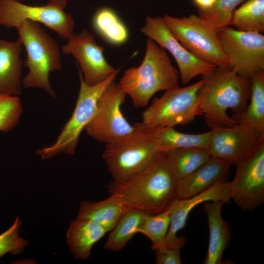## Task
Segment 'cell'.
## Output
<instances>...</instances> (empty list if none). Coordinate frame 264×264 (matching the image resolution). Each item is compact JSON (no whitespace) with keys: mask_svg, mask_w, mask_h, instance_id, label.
<instances>
[{"mask_svg":"<svg viewBox=\"0 0 264 264\" xmlns=\"http://www.w3.org/2000/svg\"><path fill=\"white\" fill-rule=\"evenodd\" d=\"M177 180L166 152H161L145 169L120 183L111 182L110 194L117 196L130 209L158 214L176 197Z\"/></svg>","mask_w":264,"mask_h":264,"instance_id":"cell-1","label":"cell"},{"mask_svg":"<svg viewBox=\"0 0 264 264\" xmlns=\"http://www.w3.org/2000/svg\"><path fill=\"white\" fill-rule=\"evenodd\" d=\"M202 83V79L189 86L165 90L142 112L141 122L149 128L174 127L188 124L202 115L198 96Z\"/></svg>","mask_w":264,"mask_h":264,"instance_id":"cell-7","label":"cell"},{"mask_svg":"<svg viewBox=\"0 0 264 264\" xmlns=\"http://www.w3.org/2000/svg\"><path fill=\"white\" fill-rule=\"evenodd\" d=\"M22 107L17 96L0 94V132H8L18 123Z\"/></svg>","mask_w":264,"mask_h":264,"instance_id":"cell-30","label":"cell"},{"mask_svg":"<svg viewBox=\"0 0 264 264\" xmlns=\"http://www.w3.org/2000/svg\"><path fill=\"white\" fill-rule=\"evenodd\" d=\"M140 31L172 55L184 84L198 75L202 77L208 75L217 66L198 58L185 48L172 33L163 17L148 16Z\"/></svg>","mask_w":264,"mask_h":264,"instance_id":"cell-13","label":"cell"},{"mask_svg":"<svg viewBox=\"0 0 264 264\" xmlns=\"http://www.w3.org/2000/svg\"><path fill=\"white\" fill-rule=\"evenodd\" d=\"M15 28L27 53L23 65L28 72L22 78V86L43 89L56 99L50 83L49 74L62 68L58 43L38 22L25 20Z\"/></svg>","mask_w":264,"mask_h":264,"instance_id":"cell-5","label":"cell"},{"mask_svg":"<svg viewBox=\"0 0 264 264\" xmlns=\"http://www.w3.org/2000/svg\"><path fill=\"white\" fill-rule=\"evenodd\" d=\"M16 0V1H18L21 2V1L22 0Z\"/></svg>","mask_w":264,"mask_h":264,"instance_id":"cell-34","label":"cell"},{"mask_svg":"<svg viewBox=\"0 0 264 264\" xmlns=\"http://www.w3.org/2000/svg\"><path fill=\"white\" fill-rule=\"evenodd\" d=\"M245 0H216L206 10H198V17L206 26L218 31L231 25L233 13L237 6Z\"/></svg>","mask_w":264,"mask_h":264,"instance_id":"cell-28","label":"cell"},{"mask_svg":"<svg viewBox=\"0 0 264 264\" xmlns=\"http://www.w3.org/2000/svg\"><path fill=\"white\" fill-rule=\"evenodd\" d=\"M116 195L98 202L84 200L80 204L76 218L92 220L110 232L121 216L130 210Z\"/></svg>","mask_w":264,"mask_h":264,"instance_id":"cell-21","label":"cell"},{"mask_svg":"<svg viewBox=\"0 0 264 264\" xmlns=\"http://www.w3.org/2000/svg\"><path fill=\"white\" fill-rule=\"evenodd\" d=\"M127 95L119 84L112 82L99 97L93 115L84 129L86 133L105 143L132 132L135 124H130L121 111Z\"/></svg>","mask_w":264,"mask_h":264,"instance_id":"cell-11","label":"cell"},{"mask_svg":"<svg viewBox=\"0 0 264 264\" xmlns=\"http://www.w3.org/2000/svg\"><path fill=\"white\" fill-rule=\"evenodd\" d=\"M91 22L95 32L110 44L120 45L128 40L129 32L126 25L116 12L110 7L98 9Z\"/></svg>","mask_w":264,"mask_h":264,"instance_id":"cell-23","label":"cell"},{"mask_svg":"<svg viewBox=\"0 0 264 264\" xmlns=\"http://www.w3.org/2000/svg\"><path fill=\"white\" fill-rule=\"evenodd\" d=\"M198 10H206L211 8L216 0H193Z\"/></svg>","mask_w":264,"mask_h":264,"instance_id":"cell-33","label":"cell"},{"mask_svg":"<svg viewBox=\"0 0 264 264\" xmlns=\"http://www.w3.org/2000/svg\"><path fill=\"white\" fill-rule=\"evenodd\" d=\"M150 129L160 152L191 147L206 149L210 136V131L198 134H190L180 132L176 130L174 127H171Z\"/></svg>","mask_w":264,"mask_h":264,"instance_id":"cell-24","label":"cell"},{"mask_svg":"<svg viewBox=\"0 0 264 264\" xmlns=\"http://www.w3.org/2000/svg\"><path fill=\"white\" fill-rule=\"evenodd\" d=\"M66 0H49L41 6L24 4L15 0H0V25L15 28L25 20L40 22L67 39L74 33L75 22L65 9Z\"/></svg>","mask_w":264,"mask_h":264,"instance_id":"cell-9","label":"cell"},{"mask_svg":"<svg viewBox=\"0 0 264 264\" xmlns=\"http://www.w3.org/2000/svg\"><path fill=\"white\" fill-rule=\"evenodd\" d=\"M135 125L131 132L105 143L102 156L114 183L140 172L161 152L150 128L141 122Z\"/></svg>","mask_w":264,"mask_h":264,"instance_id":"cell-4","label":"cell"},{"mask_svg":"<svg viewBox=\"0 0 264 264\" xmlns=\"http://www.w3.org/2000/svg\"><path fill=\"white\" fill-rule=\"evenodd\" d=\"M231 200L229 182L220 181L202 192L186 198H175L167 207L171 214L169 228L164 240L168 247L180 249L186 242L183 237L177 236L184 228L188 216L196 206L206 201L222 200L225 203Z\"/></svg>","mask_w":264,"mask_h":264,"instance_id":"cell-16","label":"cell"},{"mask_svg":"<svg viewBox=\"0 0 264 264\" xmlns=\"http://www.w3.org/2000/svg\"><path fill=\"white\" fill-rule=\"evenodd\" d=\"M171 220L169 209L156 214H148L144 218L137 233H141L148 238L152 242L151 248L154 250L164 245Z\"/></svg>","mask_w":264,"mask_h":264,"instance_id":"cell-29","label":"cell"},{"mask_svg":"<svg viewBox=\"0 0 264 264\" xmlns=\"http://www.w3.org/2000/svg\"><path fill=\"white\" fill-rule=\"evenodd\" d=\"M22 220L17 216L12 225L0 234V258L7 253L17 255L23 251L28 241L20 237Z\"/></svg>","mask_w":264,"mask_h":264,"instance_id":"cell-31","label":"cell"},{"mask_svg":"<svg viewBox=\"0 0 264 264\" xmlns=\"http://www.w3.org/2000/svg\"><path fill=\"white\" fill-rule=\"evenodd\" d=\"M156 264H181L180 249L162 245L154 250Z\"/></svg>","mask_w":264,"mask_h":264,"instance_id":"cell-32","label":"cell"},{"mask_svg":"<svg viewBox=\"0 0 264 264\" xmlns=\"http://www.w3.org/2000/svg\"><path fill=\"white\" fill-rule=\"evenodd\" d=\"M67 40L61 51L75 58L81 67L83 80L88 85L102 82L117 70L108 63L103 54L104 47L96 43L94 35L87 29L74 33Z\"/></svg>","mask_w":264,"mask_h":264,"instance_id":"cell-14","label":"cell"},{"mask_svg":"<svg viewBox=\"0 0 264 264\" xmlns=\"http://www.w3.org/2000/svg\"><path fill=\"white\" fill-rule=\"evenodd\" d=\"M250 102L245 110L233 114L237 124L250 127L264 134V71L258 72L250 79Z\"/></svg>","mask_w":264,"mask_h":264,"instance_id":"cell-22","label":"cell"},{"mask_svg":"<svg viewBox=\"0 0 264 264\" xmlns=\"http://www.w3.org/2000/svg\"><path fill=\"white\" fill-rule=\"evenodd\" d=\"M120 68L102 82L93 86L86 84L79 70L80 89L72 113L63 128L56 141L48 147L38 150L36 153L42 159H47L61 154L73 155L79 137L94 112L97 101L106 88L113 81Z\"/></svg>","mask_w":264,"mask_h":264,"instance_id":"cell-6","label":"cell"},{"mask_svg":"<svg viewBox=\"0 0 264 264\" xmlns=\"http://www.w3.org/2000/svg\"><path fill=\"white\" fill-rule=\"evenodd\" d=\"M230 166L225 160L211 156L191 174L177 180L176 198L191 197L224 180Z\"/></svg>","mask_w":264,"mask_h":264,"instance_id":"cell-17","label":"cell"},{"mask_svg":"<svg viewBox=\"0 0 264 264\" xmlns=\"http://www.w3.org/2000/svg\"><path fill=\"white\" fill-rule=\"evenodd\" d=\"M231 25L243 31L264 32V0H247L233 13Z\"/></svg>","mask_w":264,"mask_h":264,"instance_id":"cell-27","label":"cell"},{"mask_svg":"<svg viewBox=\"0 0 264 264\" xmlns=\"http://www.w3.org/2000/svg\"><path fill=\"white\" fill-rule=\"evenodd\" d=\"M107 233L102 225L92 220L76 218L67 230V242L76 259L85 260L90 256L94 244Z\"/></svg>","mask_w":264,"mask_h":264,"instance_id":"cell-20","label":"cell"},{"mask_svg":"<svg viewBox=\"0 0 264 264\" xmlns=\"http://www.w3.org/2000/svg\"><path fill=\"white\" fill-rule=\"evenodd\" d=\"M166 152L170 166L177 180L191 174L211 157L206 149L196 147L179 148Z\"/></svg>","mask_w":264,"mask_h":264,"instance_id":"cell-26","label":"cell"},{"mask_svg":"<svg viewBox=\"0 0 264 264\" xmlns=\"http://www.w3.org/2000/svg\"><path fill=\"white\" fill-rule=\"evenodd\" d=\"M206 150L212 157L236 165L253 148L264 135L246 125L237 124L228 127L211 129Z\"/></svg>","mask_w":264,"mask_h":264,"instance_id":"cell-15","label":"cell"},{"mask_svg":"<svg viewBox=\"0 0 264 264\" xmlns=\"http://www.w3.org/2000/svg\"><path fill=\"white\" fill-rule=\"evenodd\" d=\"M178 71L164 49L153 40L146 41L145 54L138 67L126 69L118 83L136 108L147 105L157 92L178 86Z\"/></svg>","mask_w":264,"mask_h":264,"instance_id":"cell-3","label":"cell"},{"mask_svg":"<svg viewBox=\"0 0 264 264\" xmlns=\"http://www.w3.org/2000/svg\"><path fill=\"white\" fill-rule=\"evenodd\" d=\"M236 165L229 182L231 199L242 210H253L264 202V135Z\"/></svg>","mask_w":264,"mask_h":264,"instance_id":"cell-10","label":"cell"},{"mask_svg":"<svg viewBox=\"0 0 264 264\" xmlns=\"http://www.w3.org/2000/svg\"><path fill=\"white\" fill-rule=\"evenodd\" d=\"M163 19L175 37L195 56L217 66L231 68L217 31L205 25L198 15L175 17L166 15Z\"/></svg>","mask_w":264,"mask_h":264,"instance_id":"cell-8","label":"cell"},{"mask_svg":"<svg viewBox=\"0 0 264 264\" xmlns=\"http://www.w3.org/2000/svg\"><path fill=\"white\" fill-rule=\"evenodd\" d=\"M22 46L19 38L14 41L0 39V94L18 96L22 92Z\"/></svg>","mask_w":264,"mask_h":264,"instance_id":"cell-19","label":"cell"},{"mask_svg":"<svg viewBox=\"0 0 264 264\" xmlns=\"http://www.w3.org/2000/svg\"><path fill=\"white\" fill-rule=\"evenodd\" d=\"M223 51L238 74L250 79L264 71V36L229 26L217 31Z\"/></svg>","mask_w":264,"mask_h":264,"instance_id":"cell-12","label":"cell"},{"mask_svg":"<svg viewBox=\"0 0 264 264\" xmlns=\"http://www.w3.org/2000/svg\"><path fill=\"white\" fill-rule=\"evenodd\" d=\"M206 201L203 203L209 227V243L204 264H221L222 255L228 247L231 240L232 231L229 224L221 215L222 200Z\"/></svg>","mask_w":264,"mask_h":264,"instance_id":"cell-18","label":"cell"},{"mask_svg":"<svg viewBox=\"0 0 264 264\" xmlns=\"http://www.w3.org/2000/svg\"><path fill=\"white\" fill-rule=\"evenodd\" d=\"M202 80L198 96L206 124L211 129L237 124L227 111L236 114L245 110L250 96V79L231 68L216 66Z\"/></svg>","mask_w":264,"mask_h":264,"instance_id":"cell-2","label":"cell"},{"mask_svg":"<svg viewBox=\"0 0 264 264\" xmlns=\"http://www.w3.org/2000/svg\"><path fill=\"white\" fill-rule=\"evenodd\" d=\"M148 214L136 209H131L125 212L110 231L104 248L112 252L122 250L137 233L138 228Z\"/></svg>","mask_w":264,"mask_h":264,"instance_id":"cell-25","label":"cell"}]
</instances>
